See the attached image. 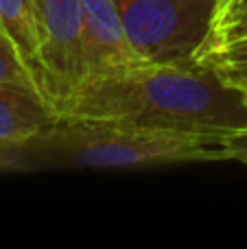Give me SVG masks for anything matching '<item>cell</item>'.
Wrapping results in <instances>:
<instances>
[{
    "label": "cell",
    "mask_w": 247,
    "mask_h": 249,
    "mask_svg": "<svg viewBox=\"0 0 247 249\" xmlns=\"http://www.w3.org/2000/svg\"><path fill=\"white\" fill-rule=\"evenodd\" d=\"M223 146H226V160L247 166V127L226 133L223 136Z\"/></svg>",
    "instance_id": "cell-12"
},
{
    "label": "cell",
    "mask_w": 247,
    "mask_h": 249,
    "mask_svg": "<svg viewBox=\"0 0 247 249\" xmlns=\"http://www.w3.org/2000/svg\"><path fill=\"white\" fill-rule=\"evenodd\" d=\"M0 173H33L24 144L0 142Z\"/></svg>",
    "instance_id": "cell-11"
},
{
    "label": "cell",
    "mask_w": 247,
    "mask_h": 249,
    "mask_svg": "<svg viewBox=\"0 0 247 249\" xmlns=\"http://www.w3.org/2000/svg\"><path fill=\"white\" fill-rule=\"evenodd\" d=\"M201 66H210L219 74V79L228 86L236 88L241 92L247 90V51L210 55L201 61Z\"/></svg>",
    "instance_id": "cell-10"
},
{
    "label": "cell",
    "mask_w": 247,
    "mask_h": 249,
    "mask_svg": "<svg viewBox=\"0 0 247 249\" xmlns=\"http://www.w3.org/2000/svg\"><path fill=\"white\" fill-rule=\"evenodd\" d=\"M0 31L18 46L39 86V22L37 0H0Z\"/></svg>",
    "instance_id": "cell-7"
},
{
    "label": "cell",
    "mask_w": 247,
    "mask_h": 249,
    "mask_svg": "<svg viewBox=\"0 0 247 249\" xmlns=\"http://www.w3.org/2000/svg\"><path fill=\"white\" fill-rule=\"evenodd\" d=\"M245 51H247V20L223 22V24L212 26L204 51L197 57V64H201L210 55H219V53H245Z\"/></svg>",
    "instance_id": "cell-8"
},
{
    "label": "cell",
    "mask_w": 247,
    "mask_h": 249,
    "mask_svg": "<svg viewBox=\"0 0 247 249\" xmlns=\"http://www.w3.org/2000/svg\"><path fill=\"white\" fill-rule=\"evenodd\" d=\"M57 121L51 101L31 86L0 83V142H24Z\"/></svg>",
    "instance_id": "cell-6"
},
{
    "label": "cell",
    "mask_w": 247,
    "mask_h": 249,
    "mask_svg": "<svg viewBox=\"0 0 247 249\" xmlns=\"http://www.w3.org/2000/svg\"><path fill=\"white\" fill-rule=\"evenodd\" d=\"M142 64H197L214 24L217 0H114Z\"/></svg>",
    "instance_id": "cell-3"
},
{
    "label": "cell",
    "mask_w": 247,
    "mask_h": 249,
    "mask_svg": "<svg viewBox=\"0 0 247 249\" xmlns=\"http://www.w3.org/2000/svg\"><path fill=\"white\" fill-rule=\"evenodd\" d=\"M37 22L39 90L53 105L88 77L81 0H37Z\"/></svg>",
    "instance_id": "cell-4"
},
{
    "label": "cell",
    "mask_w": 247,
    "mask_h": 249,
    "mask_svg": "<svg viewBox=\"0 0 247 249\" xmlns=\"http://www.w3.org/2000/svg\"><path fill=\"white\" fill-rule=\"evenodd\" d=\"M0 83H20V86H31L39 90L37 79L22 59L18 46L2 31H0Z\"/></svg>",
    "instance_id": "cell-9"
},
{
    "label": "cell",
    "mask_w": 247,
    "mask_h": 249,
    "mask_svg": "<svg viewBox=\"0 0 247 249\" xmlns=\"http://www.w3.org/2000/svg\"><path fill=\"white\" fill-rule=\"evenodd\" d=\"M81 13L88 77L142 64L127 39L114 0H81Z\"/></svg>",
    "instance_id": "cell-5"
},
{
    "label": "cell",
    "mask_w": 247,
    "mask_h": 249,
    "mask_svg": "<svg viewBox=\"0 0 247 249\" xmlns=\"http://www.w3.org/2000/svg\"><path fill=\"white\" fill-rule=\"evenodd\" d=\"M226 133H186L105 118H66L24 142L31 171L144 168L188 162H228Z\"/></svg>",
    "instance_id": "cell-2"
},
{
    "label": "cell",
    "mask_w": 247,
    "mask_h": 249,
    "mask_svg": "<svg viewBox=\"0 0 247 249\" xmlns=\"http://www.w3.org/2000/svg\"><path fill=\"white\" fill-rule=\"evenodd\" d=\"M243 94H245V99H247V90H245V92H243Z\"/></svg>",
    "instance_id": "cell-14"
},
{
    "label": "cell",
    "mask_w": 247,
    "mask_h": 249,
    "mask_svg": "<svg viewBox=\"0 0 247 249\" xmlns=\"http://www.w3.org/2000/svg\"><path fill=\"white\" fill-rule=\"evenodd\" d=\"M236 20H247V0H217L214 24L236 22Z\"/></svg>",
    "instance_id": "cell-13"
},
{
    "label": "cell",
    "mask_w": 247,
    "mask_h": 249,
    "mask_svg": "<svg viewBox=\"0 0 247 249\" xmlns=\"http://www.w3.org/2000/svg\"><path fill=\"white\" fill-rule=\"evenodd\" d=\"M57 116L125 121L186 133L247 127V99L201 64H136L88 77L53 103Z\"/></svg>",
    "instance_id": "cell-1"
}]
</instances>
